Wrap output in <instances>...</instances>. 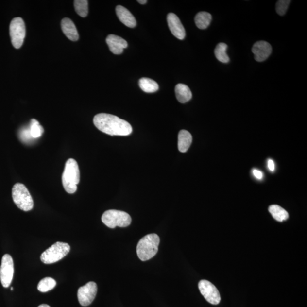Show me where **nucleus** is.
<instances>
[{"label": "nucleus", "mask_w": 307, "mask_h": 307, "mask_svg": "<svg viewBox=\"0 0 307 307\" xmlns=\"http://www.w3.org/2000/svg\"><path fill=\"white\" fill-rule=\"evenodd\" d=\"M199 289L200 293L206 301L213 305H218L221 300L220 292L218 289L211 282L206 280H202L199 282Z\"/></svg>", "instance_id": "obj_9"}, {"label": "nucleus", "mask_w": 307, "mask_h": 307, "mask_svg": "<svg viewBox=\"0 0 307 307\" xmlns=\"http://www.w3.org/2000/svg\"><path fill=\"white\" fill-rule=\"evenodd\" d=\"M290 2H291L290 0H279V1H277L276 4L277 13L280 16L285 15Z\"/></svg>", "instance_id": "obj_25"}, {"label": "nucleus", "mask_w": 307, "mask_h": 307, "mask_svg": "<svg viewBox=\"0 0 307 307\" xmlns=\"http://www.w3.org/2000/svg\"><path fill=\"white\" fill-rule=\"evenodd\" d=\"M272 46L266 41L256 42L252 48V52L255 55V59L259 62L266 61L272 54Z\"/></svg>", "instance_id": "obj_12"}, {"label": "nucleus", "mask_w": 307, "mask_h": 307, "mask_svg": "<svg viewBox=\"0 0 307 307\" xmlns=\"http://www.w3.org/2000/svg\"><path fill=\"white\" fill-rule=\"evenodd\" d=\"M175 91L177 100L183 104L189 102L192 99V94L191 90L186 85L181 84V83L177 85Z\"/></svg>", "instance_id": "obj_16"}, {"label": "nucleus", "mask_w": 307, "mask_h": 307, "mask_svg": "<svg viewBox=\"0 0 307 307\" xmlns=\"http://www.w3.org/2000/svg\"><path fill=\"white\" fill-rule=\"evenodd\" d=\"M80 182V170L78 163L70 158L65 165L62 175V183L65 191L72 194L77 191V185Z\"/></svg>", "instance_id": "obj_2"}, {"label": "nucleus", "mask_w": 307, "mask_h": 307, "mask_svg": "<svg viewBox=\"0 0 307 307\" xmlns=\"http://www.w3.org/2000/svg\"><path fill=\"white\" fill-rule=\"evenodd\" d=\"M268 168L271 171H274L275 164L274 162L272 159H269L268 162Z\"/></svg>", "instance_id": "obj_28"}, {"label": "nucleus", "mask_w": 307, "mask_h": 307, "mask_svg": "<svg viewBox=\"0 0 307 307\" xmlns=\"http://www.w3.org/2000/svg\"><path fill=\"white\" fill-rule=\"evenodd\" d=\"M11 290H13V288H11Z\"/></svg>", "instance_id": "obj_31"}, {"label": "nucleus", "mask_w": 307, "mask_h": 307, "mask_svg": "<svg viewBox=\"0 0 307 307\" xmlns=\"http://www.w3.org/2000/svg\"><path fill=\"white\" fill-rule=\"evenodd\" d=\"M98 292L96 283L89 282L78 290V298L82 306L86 307L91 305L94 300Z\"/></svg>", "instance_id": "obj_10"}, {"label": "nucleus", "mask_w": 307, "mask_h": 307, "mask_svg": "<svg viewBox=\"0 0 307 307\" xmlns=\"http://www.w3.org/2000/svg\"><path fill=\"white\" fill-rule=\"evenodd\" d=\"M61 28L63 33L69 40L72 41H77L79 39V35L74 23L71 19L65 18L62 19Z\"/></svg>", "instance_id": "obj_15"}, {"label": "nucleus", "mask_w": 307, "mask_h": 307, "mask_svg": "<svg viewBox=\"0 0 307 307\" xmlns=\"http://www.w3.org/2000/svg\"><path fill=\"white\" fill-rule=\"evenodd\" d=\"M56 285V282L54 279L46 277L38 283V290L40 292H46L54 289Z\"/></svg>", "instance_id": "obj_22"}, {"label": "nucleus", "mask_w": 307, "mask_h": 307, "mask_svg": "<svg viewBox=\"0 0 307 307\" xmlns=\"http://www.w3.org/2000/svg\"><path fill=\"white\" fill-rule=\"evenodd\" d=\"M139 87L146 93H154L158 91V83L149 78H143L139 81Z\"/></svg>", "instance_id": "obj_20"}, {"label": "nucleus", "mask_w": 307, "mask_h": 307, "mask_svg": "<svg viewBox=\"0 0 307 307\" xmlns=\"http://www.w3.org/2000/svg\"><path fill=\"white\" fill-rule=\"evenodd\" d=\"M30 132L33 138L36 139L41 136L44 133V129L35 119H31L29 125Z\"/></svg>", "instance_id": "obj_23"}, {"label": "nucleus", "mask_w": 307, "mask_h": 307, "mask_svg": "<svg viewBox=\"0 0 307 307\" xmlns=\"http://www.w3.org/2000/svg\"><path fill=\"white\" fill-rule=\"evenodd\" d=\"M212 21V16L206 12H200L195 16V24L200 29L207 28Z\"/></svg>", "instance_id": "obj_18"}, {"label": "nucleus", "mask_w": 307, "mask_h": 307, "mask_svg": "<svg viewBox=\"0 0 307 307\" xmlns=\"http://www.w3.org/2000/svg\"><path fill=\"white\" fill-rule=\"evenodd\" d=\"M38 307H50L48 305H45V304H43V305H40Z\"/></svg>", "instance_id": "obj_30"}, {"label": "nucleus", "mask_w": 307, "mask_h": 307, "mask_svg": "<svg viewBox=\"0 0 307 307\" xmlns=\"http://www.w3.org/2000/svg\"><path fill=\"white\" fill-rule=\"evenodd\" d=\"M169 28L172 34L180 40L185 39L186 31L181 20L174 13H170L167 16Z\"/></svg>", "instance_id": "obj_11"}, {"label": "nucleus", "mask_w": 307, "mask_h": 307, "mask_svg": "<svg viewBox=\"0 0 307 307\" xmlns=\"http://www.w3.org/2000/svg\"><path fill=\"white\" fill-rule=\"evenodd\" d=\"M9 31L13 46L16 49L21 48L26 36L25 25L22 18L13 19L10 24Z\"/></svg>", "instance_id": "obj_7"}, {"label": "nucleus", "mask_w": 307, "mask_h": 307, "mask_svg": "<svg viewBox=\"0 0 307 307\" xmlns=\"http://www.w3.org/2000/svg\"><path fill=\"white\" fill-rule=\"evenodd\" d=\"M19 136L20 139L23 142L28 141L33 139L31 132H30L29 127V128H23L19 132Z\"/></svg>", "instance_id": "obj_26"}, {"label": "nucleus", "mask_w": 307, "mask_h": 307, "mask_svg": "<svg viewBox=\"0 0 307 307\" xmlns=\"http://www.w3.org/2000/svg\"><path fill=\"white\" fill-rule=\"evenodd\" d=\"M269 211L273 218L279 222H283L289 219V215L285 209L278 205H272L269 206Z\"/></svg>", "instance_id": "obj_19"}, {"label": "nucleus", "mask_w": 307, "mask_h": 307, "mask_svg": "<svg viewBox=\"0 0 307 307\" xmlns=\"http://www.w3.org/2000/svg\"><path fill=\"white\" fill-rule=\"evenodd\" d=\"M13 201L18 208L23 211H31L34 206V202L31 193L25 185L16 183L12 188Z\"/></svg>", "instance_id": "obj_4"}, {"label": "nucleus", "mask_w": 307, "mask_h": 307, "mask_svg": "<svg viewBox=\"0 0 307 307\" xmlns=\"http://www.w3.org/2000/svg\"><path fill=\"white\" fill-rule=\"evenodd\" d=\"M253 174L255 176L256 178L259 180H261L263 177L262 172L256 169L253 170Z\"/></svg>", "instance_id": "obj_27"}, {"label": "nucleus", "mask_w": 307, "mask_h": 307, "mask_svg": "<svg viewBox=\"0 0 307 307\" xmlns=\"http://www.w3.org/2000/svg\"><path fill=\"white\" fill-rule=\"evenodd\" d=\"M192 142V136L191 133L186 130H182L179 132L178 146L180 152L186 153L188 151Z\"/></svg>", "instance_id": "obj_17"}, {"label": "nucleus", "mask_w": 307, "mask_h": 307, "mask_svg": "<svg viewBox=\"0 0 307 307\" xmlns=\"http://www.w3.org/2000/svg\"><path fill=\"white\" fill-rule=\"evenodd\" d=\"M228 46L225 43H220L216 47L215 54L218 61L223 63H228L230 59L226 54V50Z\"/></svg>", "instance_id": "obj_21"}, {"label": "nucleus", "mask_w": 307, "mask_h": 307, "mask_svg": "<svg viewBox=\"0 0 307 307\" xmlns=\"http://www.w3.org/2000/svg\"><path fill=\"white\" fill-rule=\"evenodd\" d=\"M68 243L57 242L42 254L41 261L45 264H51L64 258L70 251Z\"/></svg>", "instance_id": "obj_6"}, {"label": "nucleus", "mask_w": 307, "mask_h": 307, "mask_svg": "<svg viewBox=\"0 0 307 307\" xmlns=\"http://www.w3.org/2000/svg\"><path fill=\"white\" fill-rule=\"evenodd\" d=\"M116 15L118 17L127 27L133 28L136 25V19L131 12L123 6L118 5L116 8Z\"/></svg>", "instance_id": "obj_14"}, {"label": "nucleus", "mask_w": 307, "mask_h": 307, "mask_svg": "<svg viewBox=\"0 0 307 307\" xmlns=\"http://www.w3.org/2000/svg\"><path fill=\"white\" fill-rule=\"evenodd\" d=\"M14 274V263L12 257L8 254L3 256L0 268V280L5 288H9L12 282Z\"/></svg>", "instance_id": "obj_8"}, {"label": "nucleus", "mask_w": 307, "mask_h": 307, "mask_svg": "<svg viewBox=\"0 0 307 307\" xmlns=\"http://www.w3.org/2000/svg\"><path fill=\"white\" fill-rule=\"evenodd\" d=\"M160 243L159 237L153 233L143 237L136 246V253L142 261H148L157 253Z\"/></svg>", "instance_id": "obj_3"}, {"label": "nucleus", "mask_w": 307, "mask_h": 307, "mask_svg": "<svg viewBox=\"0 0 307 307\" xmlns=\"http://www.w3.org/2000/svg\"><path fill=\"white\" fill-rule=\"evenodd\" d=\"M137 2H139L140 4L143 5L146 4L148 1H146V0H138Z\"/></svg>", "instance_id": "obj_29"}, {"label": "nucleus", "mask_w": 307, "mask_h": 307, "mask_svg": "<svg viewBox=\"0 0 307 307\" xmlns=\"http://www.w3.org/2000/svg\"><path fill=\"white\" fill-rule=\"evenodd\" d=\"M93 123L99 131L110 136H126L131 134L132 127L128 122L107 113H99L93 118Z\"/></svg>", "instance_id": "obj_1"}, {"label": "nucleus", "mask_w": 307, "mask_h": 307, "mask_svg": "<svg viewBox=\"0 0 307 307\" xmlns=\"http://www.w3.org/2000/svg\"><path fill=\"white\" fill-rule=\"evenodd\" d=\"M110 51L113 54L119 55L122 54L123 49L128 47V42L120 36L114 34H110L106 39Z\"/></svg>", "instance_id": "obj_13"}, {"label": "nucleus", "mask_w": 307, "mask_h": 307, "mask_svg": "<svg viewBox=\"0 0 307 307\" xmlns=\"http://www.w3.org/2000/svg\"><path fill=\"white\" fill-rule=\"evenodd\" d=\"M102 222L110 228H115L116 226L125 228L131 225L132 218L128 213L111 209L106 211L102 215Z\"/></svg>", "instance_id": "obj_5"}, {"label": "nucleus", "mask_w": 307, "mask_h": 307, "mask_svg": "<svg viewBox=\"0 0 307 307\" xmlns=\"http://www.w3.org/2000/svg\"><path fill=\"white\" fill-rule=\"evenodd\" d=\"M74 7L78 15L82 17H86L88 13V1L86 0H76Z\"/></svg>", "instance_id": "obj_24"}]
</instances>
